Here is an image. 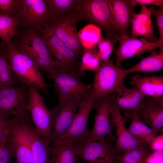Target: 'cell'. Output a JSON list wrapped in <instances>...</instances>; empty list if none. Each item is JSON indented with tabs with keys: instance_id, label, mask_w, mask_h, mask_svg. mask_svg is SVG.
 Here are the masks:
<instances>
[{
	"instance_id": "3",
	"label": "cell",
	"mask_w": 163,
	"mask_h": 163,
	"mask_svg": "<svg viewBox=\"0 0 163 163\" xmlns=\"http://www.w3.org/2000/svg\"><path fill=\"white\" fill-rule=\"evenodd\" d=\"M75 10L81 21H88L90 24L103 30L106 38L116 40L117 34L109 0H79Z\"/></svg>"
},
{
	"instance_id": "5",
	"label": "cell",
	"mask_w": 163,
	"mask_h": 163,
	"mask_svg": "<svg viewBox=\"0 0 163 163\" xmlns=\"http://www.w3.org/2000/svg\"><path fill=\"white\" fill-rule=\"evenodd\" d=\"M26 86L21 84L19 86L0 88V115L6 119L13 116L29 123L27 109L28 89Z\"/></svg>"
},
{
	"instance_id": "31",
	"label": "cell",
	"mask_w": 163,
	"mask_h": 163,
	"mask_svg": "<svg viewBox=\"0 0 163 163\" xmlns=\"http://www.w3.org/2000/svg\"><path fill=\"white\" fill-rule=\"evenodd\" d=\"M50 8L52 20L75 11L79 0H45Z\"/></svg>"
},
{
	"instance_id": "19",
	"label": "cell",
	"mask_w": 163,
	"mask_h": 163,
	"mask_svg": "<svg viewBox=\"0 0 163 163\" xmlns=\"http://www.w3.org/2000/svg\"><path fill=\"white\" fill-rule=\"evenodd\" d=\"M109 2L117 34L129 36V28L136 5L133 0H109Z\"/></svg>"
},
{
	"instance_id": "25",
	"label": "cell",
	"mask_w": 163,
	"mask_h": 163,
	"mask_svg": "<svg viewBox=\"0 0 163 163\" xmlns=\"http://www.w3.org/2000/svg\"><path fill=\"white\" fill-rule=\"evenodd\" d=\"M163 68V49L154 52L150 56L142 59L131 68L125 69L128 75L133 72H150L160 70Z\"/></svg>"
},
{
	"instance_id": "10",
	"label": "cell",
	"mask_w": 163,
	"mask_h": 163,
	"mask_svg": "<svg viewBox=\"0 0 163 163\" xmlns=\"http://www.w3.org/2000/svg\"><path fill=\"white\" fill-rule=\"evenodd\" d=\"M79 77L76 72L57 69L48 74V78L53 82L59 103L72 97L86 95L91 91L92 84L83 83Z\"/></svg>"
},
{
	"instance_id": "32",
	"label": "cell",
	"mask_w": 163,
	"mask_h": 163,
	"mask_svg": "<svg viewBox=\"0 0 163 163\" xmlns=\"http://www.w3.org/2000/svg\"><path fill=\"white\" fill-rule=\"evenodd\" d=\"M18 21L14 18L0 14V37L2 41L8 43L17 33Z\"/></svg>"
},
{
	"instance_id": "38",
	"label": "cell",
	"mask_w": 163,
	"mask_h": 163,
	"mask_svg": "<svg viewBox=\"0 0 163 163\" xmlns=\"http://www.w3.org/2000/svg\"><path fill=\"white\" fill-rule=\"evenodd\" d=\"M136 5H141L145 6L154 5L161 7L163 5V0H133Z\"/></svg>"
},
{
	"instance_id": "4",
	"label": "cell",
	"mask_w": 163,
	"mask_h": 163,
	"mask_svg": "<svg viewBox=\"0 0 163 163\" xmlns=\"http://www.w3.org/2000/svg\"><path fill=\"white\" fill-rule=\"evenodd\" d=\"M127 75L125 69L117 67L110 60L102 62L95 71L91 91L94 99L117 94L124 86V79Z\"/></svg>"
},
{
	"instance_id": "36",
	"label": "cell",
	"mask_w": 163,
	"mask_h": 163,
	"mask_svg": "<svg viewBox=\"0 0 163 163\" xmlns=\"http://www.w3.org/2000/svg\"><path fill=\"white\" fill-rule=\"evenodd\" d=\"M150 8L152 14L155 18L159 30V38L158 40L161 45L163 46V5L160 7L158 9H157L154 7H151Z\"/></svg>"
},
{
	"instance_id": "7",
	"label": "cell",
	"mask_w": 163,
	"mask_h": 163,
	"mask_svg": "<svg viewBox=\"0 0 163 163\" xmlns=\"http://www.w3.org/2000/svg\"><path fill=\"white\" fill-rule=\"evenodd\" d=\"M18 26L39 30L48 25L52 18L45 0H21L14 17Z\"/></svg>"
},
{
	"instance_id": "1",
	"label": "cell",
	"mask_w": 163,
	"mask_h": 163,
	"mask_svg": "<svg viewBox=\"0 0 163 163\" xmlns=\"http://www.w3.org/2000/svg\"><path fill=\"white\" fill-rule=\"evenodd\" d=\"M6 54L12 70L21 83L34 85L49 97L45 82L40 70L27 55L19 50L12 40L6 43Z\"/></svg>"
},
{
	"instance_id": "17",
	"label": "cell",
	"mask_w": 163,
	"mask_h": 163,
	"mask_svg": "<svg viewBox=\"0 0 163 163\" xmlns=\"http://www.w3.org/2000/svg\"><path fill=\"white\" fill-rule=\"evenodd\" d=\"M121 110L114 103L111 95L110 115L116 136L115 150L118 155L124 153L146 143L134 137L126 129Z\"/></svg>"
},
{
	"instance_id": "33",
	"label": "cell",
	"mask_w": 163,
	"mask_h": 163,
	"mask_svg": "<svg viewBox=\"0 0 163 163\" xmlns=\"http://www.w3.org/2000/svg\"><path fill=\"white\" fill-rule=\"evenodd\" d=\"M117 41L111 40L102 35L97 43V53L102 62L109 60L110 56L114 50V46Z\"/></svg>"
},
{
	"instance_id": "15",
	"label": "cell",
	"mask_w": 163,
	"mask_h": 163,
	"mask_svg": "<svg viewBox=\"0 0 163 163\" xmlns=\"http://www.w3.org/2000/svg\"><path fill=\"white\" fill-rule=\"evenodd\" d=\"M111 95L105 96L95 100L94 108L96 109V112L94 123L87 141H101L106 138L112 141L115 140L112 131L113 124L110 119Z\"/></svg>"
},
{
	"instance_id": "23",
	"label": "cell",
	"mask_w": 163,
	"mask_h": 163,
	"mask_svg": "<svg viewBox=\"0 0 163 163\" xmlns=\"http://www.w3.org/2000/svg\"><path fill=\"white\" fill-rule=\"evenodd\" d=\"M26 130L34 163H50V144L28 123Z\"/></svg>"
},
{
	"instance_id": "30",
	"label": "cell",
	"mask_w": 163,
	"mask_h": 163,
	"mask_svg": "<svg viewBox=\"0 0 163 163\" xmlns=\"http://www.w3.org/2000/svg\"><path fill=\"white\" fill-rule=\"evenodd\" d=\"M101 31V29L90 24L78 32L79 39L84 49H91L97 45L102 36Z\"/></svg>"
},
{
	"instance_id": "24",
	"label": "cell",
	"mask_w": 163,
	"mask_h": 163,
	"mask_svg": "<svg viewBox=\"0 0 163 163\" xmlns=\"http://www.w3.org/2000/svg\"><path fill=\"white\" fill-rule=\"evenodd\" d=\"M74 143L59 140L50 145V163H77Z\"/></svg>"
},
{
	"instance_id": "28",
	"label": "cell",
	"mask_w": 163,
	"mask_h": 163,
	"mask_svg": "<svg viewBox=\"0 0 163 163\" xmlns=\"http://www.w3.org/2000/svg\"><path fill=\"white\" fill-rule=\"evenodd\" d=\"M152 152L151 145L145 143L142 145L119 155V163H143Z\"/></svg>"
},
{
	"instance_id": "37",
	"label": "cell",
	"mask_w": 163,
	"mask_h": 163,
	"mask_svg": "<svg viewBox=\"0 0 163 163\" xmlns=\"http://www.w3.org/2000/svg\"><path fill=\"white\" fill-rule=\"evenodd\" d=\"M9 119H6L0 115V142L7 133Z\"/></svg>"
},
{
	"instance_id": "35",
	"label": "cell",
	"mask_w": 163,
	"mask_h": 163,
	"mask_svg": "<svg viewBox=\"0 0 163 163\" xmlns=\"http://www.w3.org/2000/svg\"><path fill=\"white\" fill-rule=\"evenodd\" d=\"M21 0H0V14L14 17Z\"/></svg>"
},
{
	"instance_id": "6",
	"label": "cell",
	"mask_w": 163,
	"mask_h": 163,
	"mask_svg": "<svg viewBox=\"0 0 163 163\" xmlns=\"http://www.w3.org/2000/svg\"><path fill=\"white\" fill-rule=\"evenodd\" d=\"M87 95L66 99L59 102L58 105L53 106L50 110L52 125L50 145L59 140L67 132L77 112L80 101Z\"/></svg>"
},
{
	"instance_id": "26",
	"label": "cell",
	"mask_w": 163,
	"mask_h": 163,
	"mask_svg": "<svg viewBox=\"0 0 163 163\" xmlns=\"http://www.w3.org/2000/svg\"><path fill=\"white\" fill-rule=\"evenodd\" d=\"M129 117L131 121L128 129L129 132L137 139L151 145L156 139L157 133L142 121L135 113Z\"/></svg>"
},
{
	"instance_id": "2",
	"label": "cell",
	"mask_w": 163,
	"mask_h": 163,
	"mask_svg": "<svg viewBox=\"0 0 163 163\" xmlns=\"http://www.w3.org/2000/svg\"><path fill=\"white\" fill-rule=\"evenodd\" d=\"M14 43L19 50L34 62L40 71L49 74L55 68V60L43 41L39 30L26 29Z\"/></svg>"
},
{
	"instance_id": "41",
	"label": "cell",
	"mask_w": 163,
	"mask_h": 163,
	"mask_svg": "<svg viewBox=\"0 0 163 163\" xmlns=\"http://www.w3.org/2000/svg\"><path fill=\"white\" fill-rule=\"evenodd\" d=\"M10 163H11V162Z\"/></svg>"
},
{
	"instance_id": "14",
	"label": "cell",
	"mask_w": 163,
	"mask_h": 163,
	"mask_svg": "<svg viewBox=\"0 0 163 163\" xmlns=\"http://www.w3.org/2000/svg\"><path fill=\"white\" fill-rule=\"evenodd\" d=\"M9 121L7 136L13 147L15 163H34L26 130L29 123L14 117Z\"/></svg>"
},
{
	"instance_id": "29",
	"label": "cell",
	"mask_w": 163,
	"mask_h": 163,
	"mask_svg": "<svg viewBox=\"0 0 163 163\" xmlns=\"http://www.w3.org/2000/svg\"><path fill=\"white\" fill-rule=\"evenodd\" d=\"M102 62L98 55L96 46L91 49H84L77 74L79 77L85 71L95 72Z\"/></svg>"
},
{
	"instance_id": "34",
	"label": "cell",
	"mask_w": 163,
	"mask_h": 163,
	"mask_svg": "<svg viewBox=\"0 0 163 163\" xmlns=\"http://www.w3.org/2000/svg\"><path fill=\"white\" fill-rule=\"evenodd\" d=\"M14 155L13 147L6 134L0 142V163H10Z\"/></svg>"
},
{
	"instance_id": "11",
	"label": "cell",
	"mask_w": 163,
	"mask_h": 163,
	"mask_svg": "<svg viewBox=\"0 0 163 163\" xmlns=\"http://www.w3.org/2000/svg\"><path fill=\"white\" fill-rule=\"evenodd\" d=\"M81 21L76 11L52 20L47 25L55 34L79 57L82 55L84 48L77 29V22Z\"/></svg>"
},
{
	"instance_id": "13",
	"label": "cell",
	"mask_w": 163,
	"mask_h": 163,
	"mask_svg": "<svg viewBox=\"0 0 163 163\" xmlns=\"http://www.w3.org/2000/svg\"><path fill=\"white\" fill-rule=\"evenodd\" d=\"M112 142L106 138L101 141H86L75 144L76 155L90 163H105L117 159L118 155Z\"/></svg>"
},
{
	"instance_id": "27",
	"label": "cell",
	"mask_w": 163,
	"mask_h": 163,
	"mask_svg": "<svg viewBox=\"0 0 163 163\" xmlns=\"http://www.w3.org/2000/svg\"><path fill=\"white\" fill-rule=\"evenodd\" d=\"M0 50V88L17 85L19 80L13 72L6 54V44L2 42Z\"/></svg>"
},
{
	"instance_id": "21",
	"label": "cell",
	"mask_w": 163,
	"mask_h": 163,
	"mask_svg": "<svg viewBox=\"0 0 163 163\" xmlns=\"http://www.w3.org/2000/svg\"><path fill=\"white\" fill-rule=\"evenodd\" d=\"M145 96L134 88H127L124 86L117 94H113L115 104L123 110L125 115L129 117L142 105Z\"/></svg>"
},
{
	"instance_id": "20",
	"label": "cell",
	"mask_w": 163,
	"mask_h": 163,
	"mask_svg": "<svg viewBox=\"0 0 163 163\" xmlns=\"http://www.w3.org/2000/svg\"><path fill=\"white\" fill-rule=\"evenodd\" d=\"M152 14L151 8L141 5V10L138 13H134L131 19V37L137 38L142 37L149 42L154 43L158 39L154 33V28L151 16Z\"/></svg>"
},
{
	"instance_id": "18",
	"label": "cell",
	"mask_w": 163,
	"mask_h": 163,
	"mask_svg": "<svg viewBox=\"0 0 163 163\" xmlns=\"http://www.w3.org/2000/svg\"><path fill=\"white\" fill-rule=\"evenodd\" d=\"M137 117L157 133L163 129V100L145 96L142 105L136 111Z\"/></svg>"
},
{
	"instance_id": "22",
	"label": "cell",
	"mask_w": 163,
	"mask_h": 163,
	"mask_svg": "<svg viewBox=\"0 0 163 163\" xmlns=\"http://www.w3.org/2000/svg\"><path fill=\"white\" fill-rule=\"evenodd\" d=\"M131 83L145 96L163 100V77L152 76L142 77L137 75L131 77Z\"/></svg>"
},
{
	"instance_id": "40",
	"label": "cell",
	"mask_w": 163,
	"mask_h": 163,
	"mask_svg": "<svg viewBox=\"0 0 163 163\" xmlns=\"http://www.w3.org/2000/svg\"><path fill=\"white\" fill-rule=\"evenodd\" d=\"M77 163H82L81 162H79V161H78V162H77Z\"/></svg>"
},
{
	"instance_id": "12",
	"label": "cell",
	"mask_w": 163,
	"mask_h": 163,
	"mask_svg": "<svg viewBox=\"0 0 163 163\" xmlns=\"http://www.w3.org/2000/svg\"><path fill=\"white\" fill-rule=\"evenodd\" d=\"M94 101L91 91L81 100L70 128L59 140H65L78 144L88 139L90 132L87 129V122L90 112L94 108Z\"/></svg>"
},
{
	"instance_id": "9",
	"label": "cell",
	"mask_w": 163,
	"mask_h": 163,
	"mask_svg": "<svg viewBox=\"0 0 163 163\" xmlns=\"http://www.w3.org/2000/svg\"><path fill=\"white\" fill-rule=\"evenodd\" d=\"M27 86V111L30 113L35 131L50 143L52 127L50 111L40 94L38 87L33 85Z\"/></svg>"
},
{
	"instance_id": "39",
	"label": "cell",
	"mask_w": 163,
	"mask_h": 163,
	"mask_svg": "<svg viewBox=\"0 0 163 163\" xmlns=\"http://www.w3.org/2000/svg\"><path fill=\"white\" fill-rule=\"evenodd\" d=\"M105 163H119L117 161V158L116 159H114L111 160L109 161L106 162Z\"/></svg>"
},
{
	"instance_id": "8",
	"label": "cell",
	"mask_w": 163,
	"mask_h": 163,
	"mask_svg": "<svg viewBox=\"0 0 163 163\" xmlns=\"http://www.w3.org/2000/svg\"><path fill=\"white\" fill-rule=\"evenodd\" d=\"M39 30L43 41L51 55L55 57L54 69L77 73L80 64L78 61L79 56L55 34L47 25Z\"/></svg>"
},
{
	"instance_id": "16",
	"label": "cell",
	"mask_w": 163,
	"mask_h": 163,
	"mask_svg": "<svg viewBox=\"0 0 163 163\" xmlns=\"http://www.w3.org/2000/svg\"><path fill=\"white\" fill-rule=\"evenodd\" d=\"M115 39L119 42V46L116 53V66L122 67V62L127 59L140 56L148 51L152 52L156 48L163 49L158 40L154 43L148 42L144 38L139 39L129 36H121L116 34Z\"/></svg>"
}]
</instances>
